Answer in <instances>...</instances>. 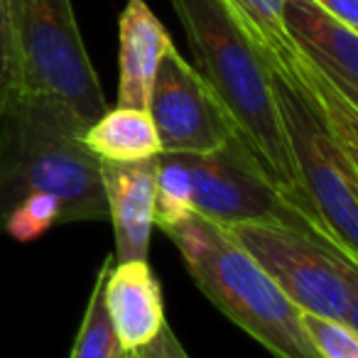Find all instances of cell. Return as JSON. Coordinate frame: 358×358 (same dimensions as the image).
<instances>
[{
    "instance_id": "4",
    "label": "cell",
    "mask_w": 358,
    "mask_h": 358,
    "mask_svg": "<svg viewBox=\"0 0 358 358\" xmlns=\"http://www.w3.org/2000/svg\"><path fill=\"white\" fill-rule=\"evenodd\" d=\"M299 312L358 329V260L309 231L285 226H221Z\"/></svg>"
},
{
    "instance_id": "9",
    "label": "cell",
    "mask_w": 358,
    "mask_h": 358,
    "mask_svg": "<svg viewBox=\"0 0 358 358\" xmlns=\"http://www.w3.org/2000/svg\"><path fill=\"white\" fill-rule=\"evenodd\" d=\"M282 17L302 57L358 106V32L324 13L314 0H285Z\"/></svg>"
},
{
    "instance_id": "11",
    "label": "cell",
    "mask_w": 358,
    "mask_h": 358,
    "mask_svg": "<svg viewBox=\"0 0 358 358\" xmlns=\"http://www.w3.org/2000/svg\"><path fill=\"white\" fill-rule=\"evenodd\" d=\"M174 47L145 0H128L118 17V106L148 110L155 74Z\"/></svg>"
},
{
    "instance_id": "10",
    "label": "cell",
    "mask_w": 358,
    "mask_h": 358,
    "mask_svg": "<svg viewBox=\"0 0 358 358\" xmlns=\"http://www.w3.org/2000/svg\"><path fill=\"white\" fill-rule=\"evenodd\" d=\"M103 299L120 348L130 356L148 346L167 324L162 287L148 260L110 265Z\"/></svg>"
},
{
    "instance_id": "14",
    "label": "cell",
    "mask_w": 358,
    "mask_h": 358,
    "mask_svg": "<svg viewBox=\"0 0 358 358\" xmlns=\"http://www.w3.org/2000/svg\"><path fill=\"white\" fill-rule=\"evenodd\" d=\"M110 265H113V258H106L99 273H96L94 287H91L89 302H86L69 358H130V353L120 348L103 299V285Z\"/></svg>"
},
{
    "instance_id": "19",
    "label": "cell",
    "mask_w": 358,
    "mask_h": 358,
    "mask_svg": "<svg viewBox=\"0 0 358 358\" xmlns=\"http://www.w3.org/2000/svg\"><path fill=\"white\" fill-rule=\"evenodd\" d=\"M324 13L358 32V0H314Z\"/></svg>"
},
{
    "instance_id": "5",
    "label": "cell",
    "mask_w": 358,
    "mask_h": 358,
    "mask_svg": "<svg viewBox=\"0 0 358 358\" xmlns=\"http://www.w3.org/2000/svg\"><path fill=\"white\" fill-rule=\"evenodd\" d=\"M270 79L304 194L336 248L358 260V162L338 148L319 110L292 79L275 69H270Z\"/></svg>"
},
{
    "instance_id": "6",
    "label": "cell",
    "mask_w": 358,
    "mask_h": 358,
    "mask_svg": "<svg viewBox=\"0 0 358 358\" xmlns=\"http://www.w3.org/2000/svg\"><path fill=\"white\" fill-rule=\"evenodd\" d=\"M179 157L189 174L192 214L216 226H285L327 238L314 221L278 189L238 138L214 152Z\"/></svg>"
},
{
    "instance_id": "1",
    "label": "cell",
    "mask_w": 358,
    "mask_h": 358,
    "mask_svg": "<svg viewBox=\"0 0 358 358\" xmlns=\"http://www.w3.org/2000/svg\"><path fill=\"white\" fill-rule=\"evenodd\" d=\"M169 6L187 35V45L194 57L192 66L229 113L236 138L250 150L278 189L331 241L294 169L275 103L270 69L243 27L231 15L224 0H169Z\"/></svg>"
},
{
    "instance_id": "2",
    "label": "cell",
    "mask_w": 358,
    "mask_h": 358,
    "mask_svg": "<svg viewBox=\"0 0 358 358\" xmlns=\"http://www.w3.org/2000/svg\"><path fill=\"white\" fill-rule=\"evenodd\" d=\"M86 123L64 101L13 96L0 113V234L17 201L50 194L64 224L108 221L99 157L84 145Z\"/></svg>"
},
{
    "instance_id": "15",
    "label": "cell",
    "mask_w": 358,
    "mask_h": 358,
    "mask_svg": "<svg viewBox=\"0 0 358 358\" xmlns=\"http://www.w3.org/2000/svg\"><path fill=\"white\" fill-rule=\"evenodd\" d=\"M57 224H64L59 201L50 194H32L13 206L3 221V234L17 243H32Z\"/></svg>"
},
{
    "instance_id": "12",
    "label": "cell",
    "mask_w": 358,
    "mask_h": 358,
    "mask_svg": "<svg viewBox=\"0 0 358 358\" xmlns=\"http://www.w3.org/2000/svg\"><path fill=\"white\" fill-rule=\"evenodd\" d=\"M81 140L106 162H140L162 152L150 113L128 106L108 108L84 130Z\"/></svg>"
},
{
    "instance_id": "7",
    "label": "cell",
    "mask_w": 358,
    "mask_h": 358,
    "mask_svg": "<svg viewBox=\"0 0 358 358\" xmlns=\"http://www.w3.org/2000/svg\"><path fill=\"white\" fill-rule=\"evenodd\" d=\"M148 113L169 155H206L236 138L234 123L201 74L169 47L150 89Z\"/></svg>"
},
{
    "instance_id": "3",
    "label": "cell",
    "mask_w": 358,
    "mask_h": 358,
    "mask_svg": "<svg viewBox=\"0 0 358 358\" xmlns=\"http://www.w3.org/2000/svg\"><path fill=\"white\" fill-rule=\"evenodd\" d=\"M159 231L179 250L201 294L275 358H319L299 309L221 226L189 214Z\"/></svg>"
},
{
    "instance_id": "17",
    "label": "cell",
    "mask_w": 358,
    "mask_h": 358,
    "mask_svg": "<svg viewBox=\"0 0 358 358\" xmlns=\"http://www.w3.org/2000/svg\"><path fill=\"white\" fill-rule=\"evenodd\" d=\"M15 96V74H13V27L10 6L0 0V113Z\"/></svg>"
},
{
    "instance_id": "13",
    "label": "cell",
    "mask_w": 358,
    "mask_h": 358,
    "mask_svg": "<svg viewBox=\"0 0 358 358\" xmlns=\"http://www.w3.org/2000/svg\"><path fill=\"white\" fill-rule=\"evenodd\" d=\"M224 3L270 69L282 71L289 79H299L304 74L312 62L302 57L285 30V0H224Z\"/></svg>"
},
{
    "instance_id": "16",
    "label": "cell",
    "mask_w": 358,
    "mask_h": 358,
    "mask_svg": "<svg viewBox=\"0 0 358 358\" xmlns=\"http://www.w3.org/2000/svg\"><path fill=\"white\" fill-rule=\"evenodd\" d=\"M299 319L319 358H358V329L309 312H299Z\"/></svg>"
},
{
    "instance_id": "8",
    "label": "cell",
    "mask_w": 358,
    "mask_h": 358,
    "mask_svg": "<svg viewBox=\"0 0 358 358\" xmlns=\"http://www.w3.org/2000/svg\"><path fill=\"white\" fill-rule=\"evenodd\" d=\"M155 162H106L99 159L108 221L113 224L115 260H148L155 229Z\"/></svg>"
},
{
    "instance_id": "18",
    "label": "cell",
    "mask_w": 358,
    "mask_h": 358,
    "mask_svg": "<svg viewBox=\"0 0 358 358\" xmlns=\"http://www.w3.org/2000/svg\"><path fill=\"white\" fill-rule=\"evenodd\" d=\"M130 358H189V353L185 351L182 341L174 336V331L169 329V324H164L162 331H159L145 348L135 351Z\"/></svg>"
}]
</instances>
